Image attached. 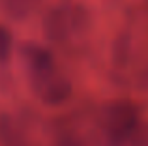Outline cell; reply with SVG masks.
Listing matches in <instances>:
<instances>
[{"label": "cell", "instance_id": "8992f818", "mask_svg": "<svg viewBox=\"0 0 148 146\" xmlns=\"http://www.w3.org/2000/svg\"><path fill=\"white\" fill-rule=\"evenodd\" d=\"M58 146H81V144L77 143V141H73V139H64Z\"/></svg>", "mask_w": 148, "mask_h": 146}, {"label": "cell", "instance_id": "277c9868", "mask_svg": "<svg viewBox=\"0 0 148 146\" xmlns=\"http://www.w3.org/2000/svg\"><path fill=\"white\" fill-rule=\"evenodd\" d=\"M10 51H11V36L6 28L0 26V62L8 60Z\"/></svg>", "mask_w": 148, "mask_h": 146}, {"label": "cell", "instance_id": "3957f363", "mask_svg": "<svg viewBox=\"0 0 148 146\" xmlns=\"http://www.w3.org/2000/svg\"><path fill=\"white\" fill-rule=\"evenodd\" d=\"M49 34L54 40H68L75 36L77 30L83 26V11H77L75 8H62L53 11L49 19Z\"/></svg>", "mask_w": 148, "mask_h": 146}, {"label": "cell", "instance_id": "5b68a950", "mask_svg": "<svg viewBox=\"0 0 148 146\" xmlns=\"http://www.w3.org/2000/svg\"><path fill=\"white\" fill-rule=\"evenodd\" d=\"M133 146H148V128H145L143 131H137L131 141Z\"/></svg>", "mask_w": 148, "mask_h": 146}, {"label": "cell", "instance_id": "7a4b0ae2", "mask_svg": "<svg viewBox=\"0 0 148 146\" xmlns=\"http://www.w3.org/2000/svg\"><path fill=\"white\" fill-rule=\"evenodd\" d=\"M105 146H127L139 131V113L133 103L116 101L103 109L99 118Z\"/></svg>", "mask_w": 148, "mask_h": 146}, {"label": "cell", "instance_id": "6da1fadb", "mask_svg": "<svg viewBox=\"0 0 148 146\" xmlns=\"http://www.w3.org/2000/svg\"><path fill=\"white\" fill-rule=\"evenodd\" d=\"M25 60L30 75V84L38 98L45 103L56 105L69 96V81L58 71L53 56L38 45L25 47Z\"/></svg>", "mask_w": 148, "mask_h": 146}]
</instances>
